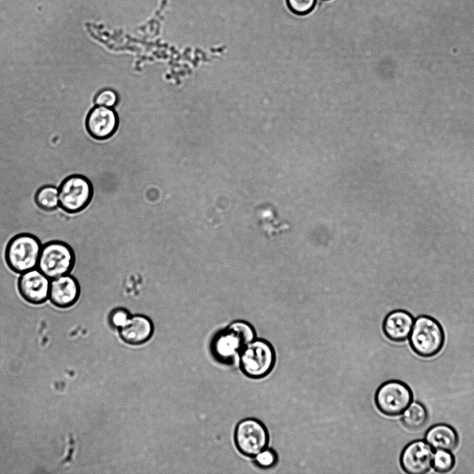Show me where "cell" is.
<instances>
[{"mask_svg":"<svg viewBox=\"0 0 474 474\" xmlns=\"http://www.w3.org/2000/svg\"><path fill=\"white\" fill-rule=\"evenodd\" d=\"M409 340V345L416 354L422 357H432L443 348L445 341L444 329L434 318L420 315L414 319Z\"/></svg>","mask_w":474,"mask_h":474,"instance_id":"cell-1","label":"cell"},{"mask_svg":"<svg viewBox=\"0 0 474 474\" xmlns=\"http://www.w3.org/2000/svg\"><path fill=\"white\" fill-rule=\"evenodd\" d=\"M242 372L252 379L267 376L273 369L276 354L272 345L263 339H255L246 345L239 355Z\"/></svg>","mask_w":474,"mask_h":474,"instance_id":"cell-2","label":"cell"},{"mask_svg":"<svg viewBox=\"0 0 474 474\" xmlns=\"http://www.w3.org/2000/svg\"><path fill=\"white\" fill-rule=\"evenodd\" d=\"M40 240L31 234H19L8 243L5 258L7 264L15 273H23L35 269L42 249Z\"/></svg>","mask_w":474,"mask_h":474,"instance_id":"cell-3","label":"cell"},{"mask_svg":"<svg viewBox=\"0 0 474 474\" xmlns=\"http://www.w3.org/2000/svg\"><path fill=\"white\" fill-rule=\"evenodd\" d=\"M75 261L74 251L62 242H51L42 247L38 269L50 280L70 273Z\"/></svg>","mask_w":474,"mask_h":474,"instance_id":"cell-4","label":"cell"},{"mask_svg":"<svg viewBox=\"0 0 474 474\" xmlns=\"http://www.w3.org/2000/svg\"><path fill=\"white\" fill-rule=\"evenodd\" d=\"M413 400V393L404 382L397 380H388L382 384L375 394V403L377 409L389 416L402 414Z\"/></svg>","mask_w":474,"mask_h":474,"instance_id":"cell-5","label":"cell"},{"mask_svg":"<svg viewBox=\"0 0 474 474\" xmlns=\"http://www.w3.org/2000/svg\"><path fill=\"white\" fill-rule=\"evenodd\" d=\"M234 442L238 451L249 457H254L265 448L269 434L265 425L259 419L247 418L236 425Z\"/></svg>","mask_w":474,"mask_h":474,"instance_id":"cell-6","label":"cell"},{"mask_svg":"<svg viewBox=\"0 0 474 474\" xmlns=\"http://www.w3.org/2000/svg\"><path fill=\"white\" fill-rule=\"evenodd\" d=\"M93 194L92 186L85 177L79 175L65 178L58 189L59 206L68 213L82 211L90 203Z\"/></svg>","mask_w":474,"mask_h":474,"instance_id":"cell-7","label":"cell"},{"mask_svg":"<svg viewBox=\"0 0 474 474\" xmlns=\"http://www.w3.org/2000/svg\"><path fill=\"white\" fill-rule=\"evenodd\" d=\"M434 452L432 446L424 440H415L403 448L400 463L402 470L409 474H424L432 466Z\"/></svg>","mask_w":474,"mask_h":474,"instance_id":"cell-8","label":"cell"},{"mask_svg":"<svg viewBox=\"0 0 474 474\" xmlns=\"http://www.w3.org/2000/svg\"><path fill=\"white\" fill-rule=\"evenodd\" d=\"M50 279L38 269L22 273L18 289L22 298L32 304H41L49 298Z\"/></svg>","mask_w":474,"mask_h":474,"instance_id":"cell-9","label":"cell"},{"mask_svg":"<svg viewBox=\"0 0 474 474\" xmlns=\"http://www.w3.org/2000/svg\"><path fill=\"white\" fill-rule=\"evenodd\" d=\"M80 287L75 278L68 274L54 278L50 282L49 298L56 307L67 308L79 299Z\"/></svg>","mask_w":474,"mask_h":474,"instance_id":"cell-10","label":"cell"},{"mask_svg":"<svg viewBox=\"0 0 474 474\" xmlns=\"http://www.w3.org/2000/svg\"><path fill=\"white\" fill-rule=\"evenodd\" d=\"M117 126V117L109 107L97 105L89 112L86 119V128L96 139H104L110 137Z\"/></svg>","mask_w":474,"mask_h":474,"instance_id":"cell-11","label":"cell"},{"mask_svg":"<svg viewBox=\"0 0 474 474\" xmlns=\"http://www.w3.org/2000/svg\"><path fill=\"white\" fill-rule=\"evenodd\" d=\"M414 319V316L405 310H393L384 319L382 331L386 338L392 341H404L410 335Z\"/></svg>","mask_w":474,"mask_h":474,"instance_id":"cell-12","label":"cell"},{"mask_svg":"<svg viewBox=\"0 0 474 474\" xmlns=\"http://www.w3.org/2000/svg\"><path fill=\"white\" fill-rule=\"evenodd\" d=\"M120 329L122 340L129 344L138 345L148 341L154 332V325L146 316H131Z\"/></svg>","mask_w":474,"mask_h":474,"instance_id":"cell-13","label":"cell"},{"mask_svg":"<svg viewBox=\"0 0 474 474\" xmlns=\"http://www.w3.org/2000/svg\"><path fill=\"white\" fill-rule=\"evenodd\" d=\"M245 347L240 336L233 330L227 328L220 331L213 342V350L222 362H232Z\"/></svg>","mask_w":474,"mask_h":474,"instance_id":"cell-14","label":"cell"},{"mask_svg":"<svg viewBox=\"0 0 474 474\" xmlns=\"http://www.w3.org/2000/svg\"><path fill=\"white\" fill-rule=\"evenodd\" d=\"M425 441L436 450H452L459 443L457 431L446 423H438L431 426L425 432Z\"/></svg>","mask_w":474,"mask_h":474,"instance_id":"cell-15","label":"cell"},{"mask_svg":"<svg viewBox=\"0 0 474 474\" xmlns=\"http://www.w3.org/2000/svg\"><path fill=\"white\" fill-rule=\"evenodd\" d=\"M401 421L409 430H417L427 422L428 412L426 407L419 402H414L402 413Z\"/></svg>","mask_w":474,"mask_h":474,"instance_id":"cell-16","label":"cell"},{"mask_svg":"<svg viewBox=\"0 0 474 474\" xmlns=\"http://www.w3.org/2000/svg\"><path fill=\"white\" fill-rule=\"evenodd\" d=\"M37 205L45 210L52 211L59 205L58 189L52 185H47L38 190L35 196Z\"/></svg>","mask_w":474,"mask_h":474,"instance_id":"cell-17","label":"cell"},{"mask_svg":"<svg viewBox=\"0 0 474 474\" xmlns=\"http://www.w3.org/2000/svg\"><path fill=\"white\" fill-rule=\"evenodd\" d=\"M455 464V458L450 450L438 449L434 454L432 466L437 473H445L450 471Z\"/></svg>","mask_w":474,"mask_h":474,"instance_id":"cell-18","label":"cell"},{"mask_svg":"<svg viewBox=\"0 0 474 474\" xmlns=\"http://www.w3.org/2000/svg\"><path fill=\"white\" fill-rule=\"evenodd\" d=\"M240 337L245 346L256 339V332L253 326L244 321H235L228 326Z\"/></svg>","mask_w":474,"mask_h":474,"instance_id":"cell-19","label":"cell"},{"mask_svg":"<svg viewBox=\"0 0 474 474\" xmlns=\"http://www.w3.org/2000/svg\"><path fill=\"white\" fill-rule=\"evenodd\" d=\"M253 458L256 465L263 469L273 467L278 459L276 452L267 447L257 453Z\"/></svg>","mask_w":474,"mask_h":474,"instance_id":"cell-20","label":"cell"},{"mask_svg":"<svg viewBox=\"0 0 474 474\" xmlns=\"http://www.w3.org/2000/svg\"><path fill=\"white\" fill-rule=\"evenodd\" d=\"M286 3L292 12L305 15L313 10L316 0H286Z\"/></svg>","mask_w":474,"mask_h":474,"instance_id":"cell-21","label":"cell"},{"mask_svg":"<svg viewBox=\"0 0 474 474\" xmlns=\"http://www.w3.org/2000/svg\"><path fill=\"white\" fill-rule=\"evenodd\" d=\"M95 101L97 105L111 108L117 103V96L113 90L106 89L96 96Z\"/></svg>","mask_w":474,"mask_h":474,"instance_id":"cell-22","label":"cell"},{"mask_svg":"<svg viewBox=\"0 0 474 474\" xmlns=\"http://www.w3.org/2000/svg\"><path fill=\"white\" fill-rule=\"evenodd\" d=\"M130 316L131 315L126 310L116 309L111 314L110 321L114 327L120 328Z\"/></svg>","mask_w":474,"mask_h":474,"instance_id":"cell-23","label":"cell"}]
</instances>
